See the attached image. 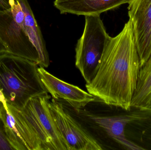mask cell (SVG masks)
<instances>
[{"mask_svg": "<svg viewBox=\"0 0 151 150\" xmlns=\"http://www.w3.org/2000/svg\"><path fill=\"white\" fill-rule=\"evenodd\" d=\"M141 68L130 19L111 37L103 52L95 77L86 85L89 93L107 105L128 110Z\"/></svg>", "mask_w": 151, "mask_h": 150, "instance_id": "6da1fadb", "label": "cell"}, {"mask_svg": "<svg viewBox=\"0 0 151 150\" xmlns=\"http://www.w3.org/2000/svg\"><path fill=\"white\" fill-rule=\"evenodd\" d=\"M48 92L31 98L18 109L7 104L25 150H68L54 121Z\"/></svg>", "mask_w": 151, "mask_h": 150, "instance_id": "7a4b0ae2", "label": "cell"}, {"mask_svg": "<svg viewBox=\"0 0 151 150\" xmlns=\"http://www.w3.org/2000/svg\"><path fill=\"white\" fill-rule=\"evenodd\" d=\"M34 62L5 53L0 54V89L7 104L23 108L32 98L47 92Z\"/></svg>", "mask_w": 151, "mask_h": 150, "instance_id": "3957f363", "label": "cell"}, {"mask_svg": "<svg viewBox=\"0 0 151 150\" xmlns=\"http://www.w3.org/2000/svg\"><path fill=\"white\" fill-rule=\"evenodd\" d=\"M111 38L100 16H85L84 30L75 48V65L86 84L95 77L105 48Z\"/></svg>", "mask_w": 151, "mask_h": 150, "instance_id": "277c9868", "label": "cell"}, {"mask_svg": "<svg viewBox=\"0 0 151 150\" xmlns=\"http://www.w3.org/2000/svg\"><path fill=\"white\" fill-rule=\"evenodd\" d=\"M54 121L68 150H101L102 146L87 132L56 100L50 101Z\"/></svg>", "mask_w": 151, "mask_h": 150, "instance_id": "5b68a950", "label": "cell"}, {"mask_svg": "<svg viewBox=\"0 0 151 150\" xmlns=\"http://www.w3.org/2000/svg\"><path fill=\"white\" fill-rule=\"evenodd\" d=\"M0 38L7 53L32 61L39 66V53L23 27L15 21L11 9L0 11Z\"/></svg>", "mask_w": 151, "mask_h": 150, "instance_id": "8992f818", "label": "cell"}, {"mask_svg": "<svg viewBox=\"0 0 151 150\" xmlns=\"http://www.w3.org/2000/svg\"><path fill=\"white\" fill-rule=\"evenodd\" d=\"M128 4L142 68L151 55V0H130Z\"/></svg>", "mask_w": 151, "mask_h": 150, "instance_id": "52a82bcc", "label": "cell"}, {"mask_svg": "<svg viewBox=\"0 0 151 150\" xmlns=\"http://www.w3.org/2000/svg\"><path fill=\"white\" fill-rule=\"evenodd\" d=\"M38 71L46 91L52 98L65 100L77 111L94 102L96 98L88 92L57 78L43 67H38Z\"/></svg>", "mask_w": 151, "mask_h": 150, "instance_id": "ba28073f", "label": "cell"}, {"mask_svg": "<svg viewBox=\"0 0 151 150\" xmlns=\"http://www.w3.org/2000/svg\"><path fill=\"white\" fill-rule=\"evenodd\" d=\"M125 135L130 150H151V109L131 107L127 110Z\"/></svg>", "mask_w": 151, "mask_h": 150, "instance_id": "9c48e42d", "label": "cell"}, {"mask_svg": "<svg viewBox=\"0 0 151 150\" xmlns=\"http://www.w3.org/2000/svg\"><path fill=\"white\" fill-rule=\"evenodd\" d=\"M11 9L15 21L23 27L39 53V66L48 68L50 62L46 43L28 1L17 0Z\"/></svg>", "mask_w": 151, "mask_h": 150, "instance_id": "30bf717a", "label": "cell"}, {"mask_svg": "<svg viewBox=\"0 0 151 150\" xmlns=\"http://www.w3.org/2000/svg\"><path fill=\"white\" fill-rule=\"evenodd\" d=\"M130 0H55L54 6L60 13L77 16H100Z\"/></svg>", "mask_w": 151, "mask_h": 150, "instance_id": "8fae6325", "label": "cell"}, {"mask_svg": "<svg viewBox=\"0 0 151 150\" xmlns=\"http://www.w3.org/2000/svg\"><path fill=\"white\" fill-rule=\"evenodd\" d=\"M89 118L104 129L122 149L130 150L125 135V127L127 120V110L122 109V112L109 116H90Z\"/></svg>", "mask_w": 151, "mask_h": 150, "instance_id": "7c38bea8", "label": "cell"}, {"mask_svg": "<svg viewBox=\"0 0 151 150\" xmlns=\"http://www.w3.org/2000/svg\"><path fill=\"white\" fill-rule=\"evenodd\" d=\"M131 107L151 109V55L140 70Z\"/></svg>", "mask_w": 151, "mask_h": 150, "instance_id": "4fadbf2b", "label": "cell"}, {"mask_svg": "<svg viewBox=\"0 0 151 150\" xmlns=\"http://www.w3.org/2000/svg\"><path fill=\"white\" fill-rule=\"evenodd\" d=\"M0 150H16L12 136L1 116Z\"/></svg>", "mask_w": 151, "mask_h": 150, "instance_id": "5bb4252c", "label": "cell"}, {"mask_svg": "<svg viewBox=\"0 0 151 150\" xmlns=\"http://www.w3.org/2000/svg\"><path fill=\"white\" fill-rule=\"evenodd\" d=\"M17 0H0V11L11 9Z\"/></svg>", "mask_w": 151, "mask_h": 150, "instance_id": "9a60e30c", "label": "cell"}, {"mask_svg": "<svg viewBox=\"0 0 151 150\" xmlns=\"http://www.w3.org/2000/svg\"><path fill=\"white\" fill-rule=\"evenodd\" d=\"M0 101L3 104L4 107L5 109H6V111H7V112L9 113H10L9 112V110H8V107H7V102H6V100H5L4 95L3 93L2 92L1 90V89H0Z\"/></svg>", "mask_w": 151, "mask_h": 150, "instance_id": "2e32d148", "label": "cell"}, {"mask_svg": "<svg viewBox=\"0 0 151 150\" xmlns=\"http://www.w3.org/2000/svg\"><path fill=\"white\" fill-rule=\"evenodd\" d=\"M7 53V49L0 38V54Z\"/></svg>", "mask_w": 151, "mask_h": 150, "instance_id": "e0dca14e", "label": "cell"}, {"mask_svg": "<svg viewBox=\"0 0 151 150\" xmlns=\"http://www.w3.org/2000/svg\"><path fill=\"white\" fill-rule=\"evenodd\" d=\"M4 107V105L3 103L0 101V113H1V111L2 109Z\"/></svg>", "mask_w": 151, "mask_h": 150, "instance_id": "ac0fdd59", "label": "cell"}]
</instances>
